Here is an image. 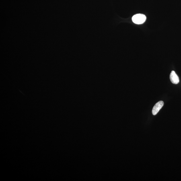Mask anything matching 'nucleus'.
<instances>
[{"label": "nucleus", "instance_id": "obj_1", "mask_svg": "<svg viewBox=\"0 0 181 181\" xmlns=\"http://www.w3.org/2000/svg\"><path fill=\"white\" fill-rule=\"evenodd\" d=\"M146 17L145 15L142 14L135 15L132 17L133 22L137 24H141L145 22Z\"/></svg>", "mask_w": 181, "mask_h": 181}, {"label": "nucleus", "instance_id": "obj_2", "mask_svg": "<svg viewBox=\"0 0 181 181\" xmlns=\"http://www.w3.org/2000/svg\"><path fill=\"white\" fill-rule=\"evenodd\" d=\"M163 106L164 102L162 101H160L156 104L152 109V113L153 115L155 116L156 115Z\"/></svg>", "mask_w": 181, "mask_h": 181}, {"label": "nucleus", "instance_id": "obj_3", "mask_svg": "<svg viewBox=\"0 0 181 181\" xmlns=\"http://www.w3.org/2000/svg\"><path fill=\"white\" fill-rule=\"evenodd\" d=\"M171 82L174 84H177L180 82V79L178 75L174 71H172L170 75Z\"/></svg>", "mask_w": 181, "mask_h": 181}]
</instances>
